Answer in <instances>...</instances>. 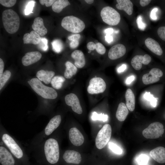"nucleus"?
<instances>
[{
	"label": "nucleus",
	"instance_id": "nucleus-22",
	"mask_svg": "<svg viewBox=\"0 0 165 165\" xmlns=\"http://www.w3.org/2000/svg\"><path fill=\"white\" fill-rule=\"evenodd\" d=\"M118 4L116 5V7L120 10H124L128 15H131L133 10V5L130 0H117Z\"/></svg>",
	"mask_w": 165,
	"mask_h": 165
},
{
	"label": "nucleus",
	"instance_id": "nucleus-14",
	"mask_svg": "<svg viewBox=\"0 0 165 165\" xmlns=\"http://www.w3.org/2000/svg\"><path fill=\"white\" fill-rule=\"evenodd\" d=\"M69 137L72 143L75 146H80L84 142L83 136L79 130L75 127L72 128L69 130Z\"/></svg>",
	"mask_w": 165,
	"mask_h": 165
},
{
	"label": "nucleus",
	"instance_id": "nucleus-29",
	"mask_svg": "<svg viewBox=\"0 0 165 165\" xmlns=\"http://www.w3.org/2000/svg\"><path fill=\"white\" fill-rule=\"evenodd\" d=\"M70 5V2L67 0H56L52 6L53 11L57 13L61 12L63 9Z\"/></svg>",
	"mask_w": 165,
	"mask_h": 165
},
{
	"label": "nucleus",
	"instance_id": "nucleus-16",
	"mask_svg": "<svg viewBox=\"0 0 165 165\" xmlns=\"http://www.w3.org/2000/svg\"><path fill=\"white\" fill-rule=\"evenodd\" d=\"M42 55L38 51H32L25 53L21 60L23 64L28 66L38 61L41 58Z\"/></svg>",
	"mask_w": 165,
	"mask_h": 165
},
{
	"label": "nucleus",
	"instance_id": "nucleus-44",
	"mask_svg": "<svg viewBox=\"0 0 165 165\" xmlns=\"http://www.w3.org/2000/svg\"><path fill=\"white\" fill-rule=\"evenodd\" d=\"M86 46L87 49L90 50H94L96 49V44L93 42H90L88 43Z\"/></svg>",
	"mask_w": 165,
	"mask_h": 165
},
{
	"label": "nucleus",
	"instance_id": "nucleus-55",
	"mask_svg": "<svg viewBox=\"0 0 165 165\" xmlns=\"http://www.w3.org/2000/svg\"><path fill=\"white\" fill-rule=\"evenodd\" d=\"M85 1L86 3L88 4H91L94 2V0H85Z\"/></svg>",
	"mask_w": 165,
	"mask_h": 165
},
{
	"label": "nucleus",
	"instance_id": "nucleus-32",
	"mask_svg": "<svg viewBox=\"0 0 165 165\" xmlns=\"http://www.w3.org/2000/svg\"><path fill=\"white\" fill-rule=\"evenodd\" d=\"M53 50L57 53L60 52L63 48V44L62 42L59 39L54 40L52 43Z\"/></svg>",
	"mask_w": 165,
	"mask_h": 165
},
{
	"label": "nucleus",
	"instance_id": "nucleus-31",
	"mask_svg": "<svg viewBox=\"0 0 165 165\" xmlns=\"http://www.w3.org/2000/svg\"><path fill=\"white\" fill-rule=\"evenodd\" d=\"M11 75V72L9 70L5 71L0 77V90H1L8 80Z\"/></svg>",
	"mask_w": 165,
	"mask_h": 165
},
{
	"label": "nucleus",
	"instance_id": "nucleus-5",
	"mask_svg": "<svg viewBox=\"0 0 165 165\" xmlns=\"http://www.w3.org/2000/svg\"><path fill=\"white\" fill-rule=\"evenodd\" d=\"M103 21L111 26L117 25L120 20L119 13L112 7L106 6L104 7L100 13Z\"/></svg>",
	"mask_w": 165,
	"mask_h": 165
},
{
	"label": "nucleus",
	"instance_id": "nucleus-49",
	"mask_svg": "<svg viewBox=\"0 0 165 165\" xmlns=\"http://www.w3.org/2000/svg\"><path fill=\"white\" fill-rule=\"evenodd\" d=\"M4 68V63L2 60L0 58V77L2 76L3 73V71Z\"/></svg>",
	"mask_w": 165,
	"mask_h": 165
},
{
	"label": "nucleus",
	"instance_id": "nucleus-15",
	"mask_svg": "<svg viewBox=\"0 0 165 165\" xmlns=\"http://www.w3.org/2000/svg\"><path fill=\"white\" fill-rule=\"evenodd\" d=\"M63 158L68 163L79 164L82 160L81 154L78 152L73 150H67L65 152Z\"/></svg>",
	"mask_w": 165,
	"mask_h": 165
},
{
	"label": "nucleus",
	"instance_id": "nucleus-19",
	"mask_svg": "<svg viewBox=\"0 0 165 165\" xmlns=\"http://www.w3.org/2000/svg\"><path fill=\"white\" fill-rule=\"evenodd\" d=\"M61 120V117L60 115H56L52 118L45 128V134L47 136L51 134L59 126Z\"/></svg>",
	"mask_w": 165,
	"mask_h": 165
},
{
	"label": "nucleus",
	"instance_id": "nucleus-13",
	"mask_svg": "<svg viewBox=\"0 0 165 165\" xmlns=\"http://www.w3.org/2000/svg\"><path fill=\"white\" fill-rule=\"evenodd\" d=\"M126 51V48L123 45L118 44L113 46L110 49L108 52V57L111 60H116L123 56Z\"/></svg>",
	"mask_w": 165,
	"mask_h": 165
},
{
	"label": "nucleus",
	"instance_id": "nucleus-43",
	"mask_svg": "<svg viewBox=\"0 0 165 165\" xmlns=\"http://www.w3.org/2000/svg\"><path fill=\"white\" fill-rule=\"evenodd\" d=\"M144 98L147 100L151 101L154 98L153 95L150 94V92H146L144 94Z\"/></svg>",
	"mask_w": 165,
	"mask_h": 165
},
{
	"label": "nucleus",
	"instance_id": "nucleus-41",
	"mask_svg": "<svg viewBox=\"0 0 165 165\" xmlns=\"http://www.w3.org/2000/svg\"><path fill=\"white\" fill-rule=\"evenodd\" d=\"M39 2L41 4L43 5H45L47 7L52 6L56 0H39Z\"/></svg>",
	"mask_w": 165,
	"mask_h": 165
},
{
	"label": "nucleus",
	"instance_id": "nucleus-17",
	"mask_svg": "<svg viewBox=\"0 0 165 165\" xmlns=\"http://www.w3.org/2000/svg\"><path fill=\"white\" fill-rule=\"evenodd\" d=\"M0 162L2 165H14L15 161L11 153L4 147H0Z\"/></svg>",
	"mask_w": 165,
	"mask_h": 165
},
{
	"label": "nucleus",
	"instance_id": "nucleus-18",
	"mask_svg": "<svg viewBox=\"0 0 165 165\" xmlns=\"http://www.w3.org/2000/svg\"><path fill=\"white\" fill-rule=\"evenodd\" d=\"M151 157L157 162L165 163V148L162 146L158 147L149 152Z\"/></svg>",
	"mask_w": 165,
	"mask_h": 165
},
{
	"label": "nucleus",
	"instance_id": "nucleus-12",
	"mask_svg": "<svg viewBox=\"0 0 165 165\" xmlns=\"http://www.w3.org/2000/svg\"><path fill=\"white\" fill-rule=\"evenodd\" d=\"M151 61V58L148 54H145L144 55H137L132 59L131 64L135 70H139L141 68L142 64L147 65Z\"/></svg>",
	"mask_w": 165,
	"mask_h": 165
},
{
	"label": "nucleus",
	"instance_id": "nucleus-38",
	"mask_svg": "<svg viewBox=\"0 0 165 165\" xmlns=\"http://www.w3.org/2000/svg\"><path fill=\"white\" fill-rule=\"evenodd\" d=\"M96 50L97 52L100 54H104L106 52V48L100 42H97L96 44Z\"/></svg>",
	"mask_w": 165,
	"mask_h": 165
},
{
	"label": "nucleus",
	"instance_id": "nucleus-28",
	"mask_svg": "<svg viewBox=\"0 0 165 165\" xmlns=\"http://www.w3.org/2000/svg\"><path fill=\"white\" fill-rule=\"evenodd\" d=\"M65 65L66 69L64 72V76L66 78L69 79L76 73L77 69L74 65L69 61L65 63Z\"/></svg>",
	"mask_w": 165,
	"mask_h": 165
},
{
	"label": "nucleus",
	"instance_id": "nucleus-48",
	"mask_svg": "<svg viewBox=\"0 0 165 165\" xmlns=\"http://www.w3.org/2000/svg\"><path fill=\"white\" fill-rule=\"evenodd\" d=\"M151 1V0H140L139 2L141 6L144 7L148 5Z\"/></svg>",
	"mask_w": 165,
	"mask_h": 165
},
{
	"label": "nucleus",
	"instance_id": "nucleus-56",
	"mask_svg": "<svg viewBox=\"0 0 165 165\" xmlns=\"http://www.w3.org/2000/svg\"><path fill=\"white\" fill-rule=\"evenodd\" d=\"M118 32H119V31H115V33H118Z\"/></svg>",
	"mask_w": 165,
	"mask_h": 165
},
{
	"label": "nucleus",
	"instance_id": "nucleus-52",
	"mask_svg": "<svg viewBox=\"0 0 165 165\" xmlns=\"http://www.w3.org/2000/svg\"><path fill=\"white\" fill-rule=\"evenodd\" d=\"M135 77L134 75L130 76L127 78L126 82L127 84H130L134 79Z\"/></svg>",
	"mask_w": 165,
	"mask_h": 165
},
{
	"label": "nucleus",
	"instance_id": "nucleus-2",
	"mask_svg": "<svg viewBox=\"0 0 165 165\" xmlns=\"http://www.w3.org/2000/svg\"><path fill=\"white\" fill-rule=\"evenodd\" d=\"M28 83L37 94L44 98L53 99L57 96V93L54 89L45 85L37 78H33Z\"/></svg>",
	"mask_w": 165,
	"mask_h": 165
},
{
	"label": "nucleus",
	"instance_id": "nucleus-51",
	"mask_svg": "<svg viewBox=\"0 0 165 165\" xmlns=\"http://www.w3.org/2000/svg\"><path fill=\"white\" fill-rule=\"evenodd\" d=\"M106 41L108 43H110L113 41L112 37L110 35H106L105 36Z\"/></svg>",
	"mask_w": 165,
	"mask_h": 165
},
{
	"label": "nucleus",
	"instance_id": "nucleus-33",
	"mask_svg": "<svg viewBox=\"0 0 165 165\" xmlns=\"http://www.w3.org/2000/svg\"><path fill=\"white\" fill-rule=\"evenodd\" d=\"M149 160V157L145 154H142L136 159V161L139 165H146Z\"/></svg>",
	"mask_w": 165,
	"mask_h": 165
},
{
	"label": "nucleus",
	"instance_id": "nucleus-30",
	"mask_svg": "<svg viewBox=\"0 0 165 165\" xmlns=\"http://www.w3.org/2000/svg\"><path fill=\"white\" fill-rule=\"evenodd\" d=\"M65 80V79L63 76H56L53 78L51 83L53 88L59 89L62 87L63 84Z\"/></svg>",
	"mask_w": 165,
	"mask_h": 165
},
{
	"label": "nucleus",
	"instance_id": "nucleus-23",
	"mask_svg": "<svg viewBox=\"0 0 165 165\" xmlns=\"http://www.w3.org/2000/svg\"><path fill=\"white\" fill-rule=\"evenodd\" d=\"M41 39L40 35L34 31L25 34L23 38L24 43L27 44H38L41 42Z\"/></svg>",
	"mask_w": 165,
	"mask_h": 165
},
{
	"label": "nucleus",
	"instance_id": "nucleus-37",
	"mask_svg": "<svg viewBox=\"0 0 165 165\" xmlns=\"http://www.w3.org/2000/svg\"><path fill=\"white\" fill-rule=\"evenodd\" d=\"M16 2V0H0V3L4 6L10 7L14 6Z\"/></svg>",
	"mask_w": 165,
	"mask_h": 165
},
{
	"label": "nucleus",
	"instance_id": "nucleus-46",
	"mask_svg": "<svg viewBox=\"0 0 165 165\" xmlns=\"http://www.w3.org/2000/svg\"><path fill=\"white\" fill-rule=\"evenodd\" d=\"M80 37V35L79 34H74L69 36L68 37V39L70 41L75 40H79Z\"/></svg>",
	"mask_w": 165,
	"mask_h": 165
},
{
	"label": "nucleus",
	"instance_id": "nucleus-39",
	"mask_svg": "<svg viewBox=\"0 0 165 165\" xmlns=\"http://www.w3.org/2000/svg\"><path fill=\"white\" fill-rule=\"evenodd\" d=\"M157 34L160 38L165 41V26L159 27L157 31Z\"/></svg>",
	"mask_w": 165,
	"mask_h": 165
},
{
	"label": "nucleus",
	"instance_id": "nucleus-9",
	"mask_svg": "<svg viewBox=\"0 0 165 165\" xmlns=\"http://www.w3.org/2000/svg\"><path fill=\"white\" fill-rule=\"evenodd\" d=\"M106 87V83L102 78L94 77L90 80L87 91L90 94H98L103 92Z\"/></svg>",
	"mask_w": 165,
	"mask_h": 165
},
{
	"label": "nucleus",
	"instance_id": "nucleus-26",
	"mask_svg": "<svg viewBox=\"0 0 165 165\" xmlns=\"http://www.w3.org/2000/svg\"><path fill=\"white\" fill-rule=\"evenodd\" d=\"M129 113L128 109L123 102L120 103L118 106L116 113V117L120 121H123L126 119Z\"/></svg>",
	"mask_w": 165,
	"mask_h": 165
},
{
	"label": "nucleus",
	"instance_id": "nucleus-11",
	"mask_svg": "<svg viewBox=\"0 0 165 165\" xmlns=\"http://www.w3.org/2000/svg\"><path fill=\"white\" fill-rule=\"evenodd\" d=\"M65 101L67 105L71 107L74 112L79 114L82 113V110L79 100L75 94L70 93L67 94L65 97Z\"/></svg>",
	"mask_w": 165,
	"mask_h": 165
},
{
	"label": "nucleus",
	"instance_id": "nucleus-21",
	"mask_svg": "<svg viewBox=\"0 0 165 165\" xmlns=\"http://www.w3.org/2000/svg\"><path fill=\"white\" fill-rule=\"evenodd\" d=\"M32 28L34 31L41 36L45 35L47 32V30L44 25L43 20L40 17H36L34 19Z\"/></svg>",
	"mask_w": 165,
	"mask_h": 165
},
{
	"label": "nucleus",
	"instance_id": "nucleus-36",
	"mask_svg": "<svg viewBox=\"0 0 165 165\" xmlns=\"http://www.w3.org/2000/svg\"><path fill=\"white\" fill-rule=\"evenodd\" d=\"M35 2L34 1H29L25 9V14L28 15L31 13H33L32 11L34 6Z\"/></svg>",
	"mask_w": 165,
	"mask_h": 165
},
{
	"label": "nucleus",
	"instance_id": "nucleus-35",
	"mask_svg": "<svg viewBox=\"0 0 165 165\" xmlns=\"http://www.w3.org/2000/svg\"><path fill=\"white\" fill-rule=\"evenodd\" d=\"M109 148L113 152L117 154H121L123 152L122 149L117 145L112 142L108 143Z\"/></svg>",
	"mask_w": 165,
	"mask_h": 165
},
{
	"label": "nucleus",
	"instance_id": "nucleus-24",
	"mask_svg": "<svg viewBox=\"0 0 165 165\" xmlns=\"http://www.w3.org/2000/svg\"><path fill=\"white\" fill-rule=\"evenodd\" d=\"M71 56L74 60V65L77 68H82L85 66L86 63L85 56L82 51L75 50L72 52Z\"/></svg>",
	"mask_w": 165,
	"mask_h": 165
},
{
	"label": "nucleus",
	"instance_id": "nucleus-4",
	"mask_svg": "<svg viewBox=\"0 0 165 165\" xmlns=\"http://www.w3.org/2000/svg\"><path fill=\"white\" fill-rule=\"evenodd\" d=\"M61 25L67 31L75 33L82 32L85 28L84 22L79 18L73 16L64 17L61 21Z\"/></svg>",
	"mask_w": 165,
	"mask_h": 165
},
{
	"label": "nucleus",
	"instance_id": "nucleus-6",
	"mask_svg": "<svg viewBox=\"0 0 165 165\" xmlns=\"http://www.w3.org/2000/svg\"><path fill=\"white\" fill-rule=\"evenodd\" d=\"M112 134V128L110 125H104L98 133L95 139L96 147L99 149L103 148L110 140Z\"/></svg>",
	"mask_w": 165,
	"mask_h": 165
},
{
	"label": "nucleus",
	"instance_id": "nucleus-50",
	"mask_svg": "<svg viewBox=\"0 0 165 165\" xmlns=\"http://www.w3.org/2000/svg\"><path fill=\"white\" fill-rule=\"evenodd\" d=\"M126 68L127 65L125 64H123L117 69V72L119 73L123 72L126 69Z\"/></svg>",
	"mask_w": 165,
	"mask_h": 165
},
{
	"label": "nucleus",
	"instance_id": "nucleus-7",
	"mask_svg": "<svg viewBox=\"0 0 165 165\" xmlns=\"http://www.w3.org/2000/svg\"><path fill=\"white\" fill-rule=\"evenodd\" d=\"M163 125L159 122H155L150 124L142 132L143 136L147 139L158 138L164 133Z\"/></svg>",
	"mask_w": 165,
	"mask_h": 165
},
{
	"label": "nucleus",
	"instance_id": "nucleus-54",
	"mask_svg": "<svg viewBox=\"0 0 165 165\" xmlns=\"http://www.w3.org/2000/svg\"><path fill=\"white\" fill-rule=\"evenodd\" d=\"M157 100L156 98H155L151 101L150 102L151 105L153 107H155L156 105Z\"/></svg>",
	"mask_w": 165,
	"mask_h": 165
},
{
	"label": "nucleus",
	"instance_id": "nucleus-47",
	"mask_svg": "<svg viewBox=\"0 0 165 165\" xmlns=\"http://www.w3.org/2000/svg\"><path fill=\"white\" fill-rule=\"evenodd\" d=\"M157 11V9L156 8H154L152 10L150 14V17L153 20H156V12Z\"/></svg>",
	"mask_w": 165,
	"mask_h": 165
},
{
	"label": "nucleus",
	"instance_id": "nucleus-20",
	"mask_svg": "<svg viewBox=\"0 0 165 165\" xmlns=\"http://www.w3.org/2000/svg\"><path fill=\"white\" fill-rule=\"evenodd\" d=\"M146 46L152 52L159 55H161L163 50L159 43L155 40L150 38H147L145 41Z\"/></svg>",
	"mask_w": 165,
	"mask_h": 165
},
{
	"label": "nucleus",
	"instance_id": "nucleus-8",
	"mask_svg": "<svg viewBox=\"0 0 165 165\" xmlns=\"http://www.w3.org/2000/svg\"><path fill=\"white\" fill-rule=\"evenodd\" d=\"M2 138L3 142L16 158L20 159L22 157L23 153L22 150L10 136L4 134L2 135Z\"/></svg>",
	"mask_w": 165,
	"mask_h": 165
},
{
	"label": "nucleus",
	"instance_id": "nucleus-34",
	"mask_svg": "<svg viewBox=\"0 0 165 165\" xmlns=\"http://www.w3.org/2000/svg\"><path fill=\"white\" fill-rule=\"evenodd\" d=\"M108 116L107 115H105L102 113L100 114H97L96 112L92 113V119L94 120H99L105 122L107 121Z\"/></svg>",
	"mask_w": 165,
	"mask_h": 165
},
{
	"label": "nucleus",
	"instance_id": "nucleus-40",
	"mask_svg": "<svg viewBox=\"0 0 165 165\" xmlns=\"http://www.w3.org/2000/svg\"><path fill=\"white\" fill-rule=\"evenodd\" d=\"M136 22L138 28L141 30H144L146 27V25L142 21L141 16H139L137 18Z\"/></svg>",
	"mask_w": 165,
	"mask_h": 165
},
{
	"label": "nucleus",
	"instance_id": "nucleus-1",
	"mask_svg": "<svg viewBox=\"0 0 165 165\" xmlns=\"http://www.w3.org/2000/svg\"><path fill=\"white\" fill-rule=\"evenodd\" d=\"M2 19L4 27L8 33L13 34L18 31L20 19L16 12L12 9L4 10L2 13Z\"/></svg>",
	"mask_w": 165,
	"mask_h": 165
},
{
	"label": "nucleus",
	"instance_id": "nucleus-3",
	"mask_svg": "<svg viewBox=\"0 0 165 165\" xmlns=\"http://www.w3.org/2000/svg\"><path fill=\"white\" fill-rule=\"evenodd\" d=\"M44 152L49 163L55 164L58 161L60 151L58 142L56 139L50 138L46 141L44 145Z\"/></svg>",
	"mask_w": 165,
	"mask_h": 165
},
{
	"label": "nucleus",
	"instance_id": "nucleus-27",
	"mask_svg": "<svg viewBox=\"0 0 165 165\" xmlns=\"http://www.w3.org/2000/svg\"><path fill=\"white\" fill-rule=\"evenodd\" d=\"M126 105L128 109L131 112L135 109V98L134 95L130 89H128L125 93Z\"/></svg>",
	"mask_w": 165,
	"mask_h": 165
},
{
	"label": "nucleus",
	"instance_id": "nucleus-45",
	"mask_svg": "<svg viewBox=\"0 0 165 165\" xmlns=\"http://www.w3.org/2000/svg\"><path fill=\"white\" fill-rule=\"evenodd\" d=\"M79 44V40L72 41L70 43V46L72 49H75L77 47Z\"/></svg>",
	"mask_w": 165,
	"mask_h": 165
},
{
	"label": "nucleus",
	"instance_id": "nucleus-25",
	"mask_svg": "<svg viewBox=\"0 0 165 165\" xmlns=\"http://www.w3.org/2000/svg\"><path fill=\"white\" fill-rule=\"evenodd\" d=\"M54 75L55 73L53 71L41 70L37 72L36 76L40 81H43L44 83L48 84L50 82Z\"/></svg>",
	"mask_w": 165,
	"mask_h": 165
},
{
	"label": "nucleus",
	"instance_id": "nucleus-10",
	"mask_svg": "<svg viewBox=\"0 0 165 165\" xmlns=\"http://www.w3.org/2000/svg\"><path fill=\"white\" fill-rule=\"evenodd\" d=\"M163 75L162 71L159 68H152L148 73L145 74L143 76L142 80L143 83L148 85L159 81L160 78Z\"/></svg>",
	"mask_w": 165,
	"mask_h": 165
},
{
	"label": "nucleus",
	"instance_id": "nucleus-42",
	"mask_svg": "<svg viewBox=\"0 0 165 165\" xmlns=\"http://www.w3.org/2000/svg\"><path fill=\"white\" fill-rule=\"evenodd\" d=\"M41 42L43 43V45L41 44V48L44 51H46L48 48V40L45 38H41Z\"/></svg>",
	"mask_w": 165,
	"mask_h": 165
},
{
	"label": "nucleus",
	"instance_id": "nucleus-57",
	"mask_svg": "<svg viewBox=\"0 0 165 165\" xmlns=\"http://www.w3.org/2000/svg\"><path fill=\"white\" fill-rule=\"evenodd\" d=\"M91 50H89V51H88V53H90V52H91Z\"/></svg>",
	"mask_w": 165,
	"mask_h": 165
},
{
	"label": "nucleus",
	"instance_id": "nucleus-53",
	"mask_svg": "<svg viewBox=\"0 0 165 165\" xmlns=\"http://www.w3.org/2000/svg\"><path fill=\"white\" fill-rule=\"evenodd\" d=\"M113 31V30L112 28H108L105 29L104 32L106 35H110L112 34Z\"/></svg>",
	"mask_w": 165,
	"mask_h": 165
}]
</instances>
